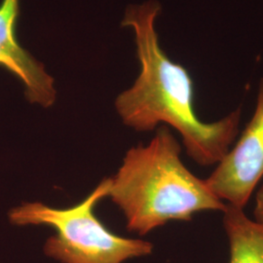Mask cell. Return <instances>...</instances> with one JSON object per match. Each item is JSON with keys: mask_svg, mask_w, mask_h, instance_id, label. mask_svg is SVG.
I'll use <instances>...</instances> for the list:
<instances>
[{"mask_svg": "<svg viewBox=\"0 0 263 263\" xmlns=\"http://www.w3.org/2000/svg\"><path fill=\"white\" fill-rule=\"evenodd\" d=\"M161 10L156 0L126 10L121 26L135 33L141 72L131 88L117 97L116 110L123 123L136 131H153L159 124L173 127L190 159L201 167L216 166L240 134L242 109L213 122L199 118L192 77L160 46L155 25Z\"/></svg>", "mask_w": 263, "mask_h": 263, "instance_id": "6da1fadb", "label": "cell"}, {"mask_svg": "<svg viewBox=\"0 0 263 263\" xmlns=\"http://www.w3.org/2000/svg\"><path fill=\"white\" fill-rule=\"evenodd\" d=\"M181 149L168 126L162 125L146 145L126 152L110 178L107 197L122 211L127 230L144 236L171 221H190L200 213L226 210L206 179L184 165Z\"/></svg>", "mask_w": 263, "mask_h": 263, "instance_id": "7a4b0ae2", "label": "cell"}, {"mask_svg": "<svg viewBox=\"0 0 263 263\" xmlns=\"http://www.w3.org/2000/svg\"><path fill=\"white\" fill-rule=\"evenodd\" d=\"M110 179H105L76 206L49 207L33 202L14 208L10 221L16 226H46L55 229L44 253L61 263H123L149 255L153 245L111 232L95 214V208L108 196Z\"/></svg>", "mask_w": 263, "mask_h": 263, "instance_id": "3957f363", "label": "cell"}, {"mask_svg": "<svg viewBox=\"0 0 263 263\" xmlns=\"http://www.w3.org/2000/svg\"><path fill=\"white\" fill-rule=\"evenodd\" d=\"M215 167L209 188L226 205L245 209L263 179V78L251 120Z\"/></svg>", "mask_w": 263, "mask_h": 263, "instance_id": "277c9868", "label": "cell"}, {"mask_svg": "<svg viewBox=\"0 0 263 263\" xmlns=\"http://www.w3.org/2000/svg\"><path fill=\"white\" fill-rule=\"evenodd\" d=\"M19 15L20 0L1 1L0 66L21 80L29 103L48 108L56 102L55 81L44 65L20 45L16 37Z\"/></svg>", "mask_w": 263, "mask_h": 263, "instance_id": "5b68a950", "label": "cell"}, {"mask_svg": "<svg viewBox=\"0 0 263 263\" xmlns=\"http://www.w3.org/2000/svg\"><path fill=\"white\" fill-rule=\"evenodd\" d=\"M222 223L229 244V262L263 263V224L244 209L226 205Z\"/></svg>", "mask_w": 263, "mask_h": 263, "instance_id": "8992f818", "label": "cell"}, {"mask_svg": "<svg viewBox=\"0 0 263 263\" xmlns=\"http://www.w3.org/2000/svg\"><path fill=\"white\" fill-rule=\"evenodd\" d=\"M254 219L263 224V184L255 190Z\"/></svg>", "mask_w": 263, "mask_h": 263, "instance_id": "52a82bcc", "label": "cell"}]
</instances>
